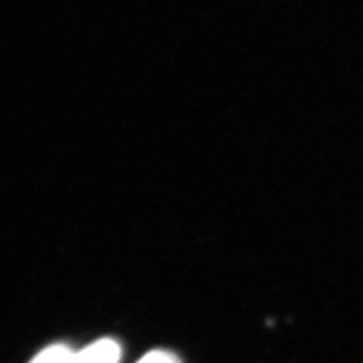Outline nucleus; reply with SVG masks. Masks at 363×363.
<instances>
[{"label": "nucleus", "instance_id": "obj_1", "mask_svg": "<svg viewBox=\"0 0 363 363\" xmlns=\"http://www.w3.org/2000/svg\"><path fill=\"white\" fill-rule=\"evenodd\" d=\"M120 354L121 348L116 340L100 339L74 353L72 363H118Z\"/></svg>", "mask_w": 363, "mask_h": 363}, {"label": "nucleus", "instance_id": "obj_2", "mask_svg": "<svg viewBox=\"0 0 363 363\" xmlns=\"http://www.w3.org/2000/svg\"><path fill=\"white\" fill-rule=\"evenodd\" d=\"M74 351L64 344H55L43 350L30 363H72Z\"/></svg>", "mask_w": 363, "mask_h": 363}, {"label": "nucleus", "instance_id": "obj_3", "mask_svg": "<svg viewBox=\"0 0 363 363\" xmlns=\"http://www.w3.org/2000/svg\"><path fill=\"white\" fill-rule=\"evenodd\" d=\"M138 363H182V362L176 354L169 353V351L156 350L149 354H145Z\"/></svg>", "mask_w": 363, "mask_h": 363}]
</instances>
